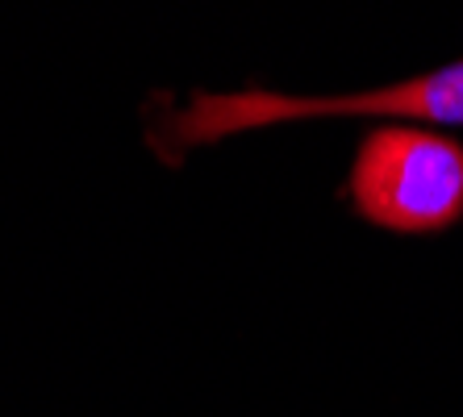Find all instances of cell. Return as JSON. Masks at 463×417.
<instances>
[{"instance_id":"obj_1","label":"cell","mask_w":463,"mask_h":417,"mask_svg":"<svg viewBox=\"0 0 463 417\" xmlns=\"http://www.w3.org/2000/svg\"><path fill=\"white\" fill-rule=\"evenodd\" d=\"M364 222L392 234H442L463 217V142L413 121L364 134L346 175Z\"/></svg>"},{"instance_id":"obj_2","label":"cell","mask_w":463,"mask_h":417,"mask_svg":"<svg viewBox=\"0 0 463 417\" xmlns=\"http://www.w3.org/2000/svg\"><path fill=\"white\" fill-rule=\"evenodd\" d=\"M297 118H397L413 126H463V59L442 71L413 75L405 84L351 92V97H280V92H201L193 105L167 121V138L180 147L230 138L242 129Z\"/></svg>"}]
</instances>
